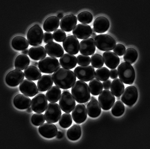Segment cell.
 Instances as JSON below:
<instances>
[{
    "label": "cell",
    "mask_w": 150,
    "mask_h": 149,
    "mask_svg": "<svg viewBox=\"0 0 150 149\" xmlns=\"http://www.w3.org/2000/svg\"><path fill=\"white\" fill-rule=\"evenodd\" d=\"M52 78L56 86L64 90L70 88L76 80L74 72L63 68L56 71L52 75Z\"/></svg>",
    "instance_id": "6da1fadb"
},
{
    "label": "cell",
    "mask_w": 150,
    "mask_h": 149,
    "mask_svg": "<svg viewBox=\"0 0 150 149\" xmlns=\"http://www.w3.org/2000/svg\"><path fill=\"white\" fill-rule=\"evenodd\" d=\"M71 92L75 101L79 103H86L91 98L88 85L81 80L76 82L72 87Z\"/></svg>",
    "instance_id": "7a4b0ae2"
},
{
    "label": "cell",
    "mask_w": 150,
    "mask_h": 149,
    "mask_svg": "<svg viewBox=\"0 0 150 149\" xmlns=\"http://www.w3.org/2000/svg\"><path fill=\"white\" fill-rule=\"evenodd\" d=\"M118 75L122 82L126 85H131L133 83L135 77L134 69L131 64L123 62L117 68Z\"/></svg>",
    "instance_id": "3957f363"
},
{
    "label": "cell",
    "mask_w": 150,
    "mask_h": 149,
    "mask_svg": "<svg viewBox=\"0 0 150 149\" xmlns=\"http://www.w3.org/2000/svg\"><path fill=\"white\" fill-rule=\"evenodd\" d=\"M94 40L96 47L102 51H112L117 44L116 41L113 37L106 34L97 35Z\"/></svg>",
    "instance_id": "277c9868"
},
{
    "label": "cell",
    "mask_w": 150,
    "mask_h": 149,
    "mask_svg": "<svg viewBox=\"0 0 150 149\" xmlns=\"http://www.w3.org/2000/svg\"><path fill=\"white\" fill-rule=\"evenodd\" d=\"M39 69L42 73L52 74L60 68V63L55 57H47L42 58L39 62Z\"/></svg>",
    "instance_id": "5b68a950"
},
{
    "label": "cell",
    "mask_w": 150,
    "mask_h": 149,
    "mask_svg": "<svg viewBox=\"0 0 150 149\" xmlns=\"http://www.w3.org/2000/svg\"><path fill=\"white\" fill-rule=\"evenodd\" d=\"M43 31L41 26L38 24H35L28 30L27 38L30 45L37 46L42 43L43 39Z\"/></svg>",
    "instance_id": "8992f818"
},
{
    "label": "cell",
    "mask_w": 150,
    "mask_h": 149,
    "mask_svg": "<svg viewBox=\"0 0 150 149\" xmlns=\"http://www.w3.org/2000/svg\"><path fill=\"white\" fill-rule=\"evenodd\" d=\"M59 105L61 109L65 113H70L75 108V100L68 90H64L61 94L59 99Z\"/></svg>",
    "instance_id": "52a82bcc"
},
{
    "label": "cell",
    "mask_w": 150,
    "mask_h": 149,
    "mask_svg": "<svg viewBox=\"0 0 150 149\" xmlns=\"http://www.w3.org/2000/svg\"><path fill=\"white\" fill-rule=\"evenodd\" d=\"M62 111L59 105L55 103H50L47 105L45 113L46 121L55 123L59 120L62 115Z\"/></svg>",
    "instance_id": "ba28073f"
},
{
    "label": "cell",
    "mask_w": 150,
    "mask_h": 149,
    "mask_svg": "<svg viewBox=\"0 0 150 149\" xmlns=\"http://www.w3.org/2000/svg\"><path fill=\"white\" fill-rule=\"evenodd\" d=\"M78 79L85 82L90 81L95 77V70L90 66H81L77 67L74 70Z\"/></svg>",
    "instance_id": "9c48e42d"
},
{
    "label": "cell",
    "mask_w": 150,
    "mask_h": 149,
    "mask_svg": "<svg viewBox=\"0 0 150 149\" xmlns=\"http://www.w3.org/2000/svg\"><path fill=\"white\" fill-rule=\"evenodd\" d=\"M138 92L136 87L130 86L127 87L122 94L121 100L125 104L131 107L138 99Z\"/></svg>",
    "instance_id": "30bf717a"
},
{
    "label": "cell",
    "mask_w": 150,
    "mask_h": 149,
    "mask_svg": "<svg viewBox=\"0 0 150 149\" xmlns=\"http://www.w3.org/2000/svg\"><path fill=\"white\" fill-rule=\"evenodd\" d=\"M98 101L102 109L105 111H108L111 108L114 104L115 98L111 91L105 90L99 95Z\"/></svg>",
    "instance_id": "8fae6325"
},
{
    "label": "cell",
    "mask_w": 150,
    "mask_h": 149,
    "mask_svg": "<svg viewBox=\"0 0 150 149\" xmlns=\"http://www.w3.org/2000/svg\"><path fill=\"white\" fill-rule=\"evenodd\" d=\"M79 40L74 35H70L67 36L63 41V48L66 52L70 54H77L79 51Z\"/></svg>",
    "instance_id": "7c38bea8"
},
{
    "label": "cell",
    "mask_w": 150,
    "mask_h": 149,
    "mask_svg": "<svg viewBox=\"0 0 150 149\" xmlns=\"http://www.w3.org/2000/svg\"><path fill=\"white\" fill-rule=\"evenodd\" d=\"M24 74L21 70L15 69L8 72L6 75L5 81L11 87L18 86L24 78Z\"/></svg>",
    "instance_id": "4fadbf2b"
},
{
    "label": "cell",
    "mask_w": 150,
    "mask_h": 149,
    "mask_svg": "<svg viewBox=\"0 0 150 149\" xmlns=\"http://www.w3.org/2000/svg\"><path fill=\"white\" fill-rule=\"evenodd\" d=\"M47 106V100L43 94H38L32 100L31 108L33 111L36 113H43Z\"/></svg>",
    "instance_id": "5bb4252c"
},
{
    "label": "cell",
    "mask_w": 150,
    "mask_h": 149,
    "mask_svg": "<svg viewBox=\"0 0 150 149\" xmlns=\"http://www.w3.org/2000/svg\"><path fill=\"white\" fill-rule=\"evenodd\" d=\"M19 87L22 93L29 97L35 96L38 93V89L36 84L32 81L28 79L23 80L21 83Z\"/></svg>",
    "instance_id": "9a60e30c"
},
{
    "label": "cell",
    "mask_w": 150,
    "mask_h": 149,
    "mask_svg": "<svg viewBox=\"0 0 150 149\" xmlns=\"http://www.w3.org/2000/svg\"><path fill=\"white\" fill-rule=\"evenodd\" d=\"M72 33L74 36L79 39H85L91 36L92 28L88 24H79L73 29Z\"/></svg>",
    "instance_id": "2e32d148"
},
{
    "label": "cell",
    "mask_w": 150,
    "mask_h": 149,
    "mask_svg": "<svg viewBox=\"0 0 150 149\" xmlns=\"http://www.w3.org/2000/svg\"><path fill=\"white\" fill-rule=\"evenodd\" d=\"M96 45L94 39L88 38L81 41L79 46V51L81 54L91 56L96 52Z\"/></svg>",
    "instance_id": "e0dca14e"
},
{
    "label": "cell",
    "mask_w": 150,
    "mask_h": 149,
    "mask_svg": "<svg viewBox=\"0 0 150 149\" xmlns=\"http://www.w3.org/2000/svg\"><path fill=\"white\" fill-rule=\"evenodd\" d=\"M71 115L73 120L77 124L83 123L87 117V111L85 105L82 104L77 105L73 109Z\"/></svg>",
    "instance_id": "ac0fdd59"
},
{
    "label": "cell",
    "mask_w": 150,
    "mask_h": 149,
    "mask_svg": "<svg viewBox=\"0 0 150 149\" xmlns=\"http://www.w3.org/2000/svg\"><path fill=\"white\" fill-rule=\"evenodd\" d=\"M38 130L41 135L49 139L54 137L58 133V129L56 125L48 122L40 125Z\"/></svg>",
    "instance_id": "d6986e66"
},
{
    "label": "cell",
    "mask_w": 150,
    "mask_h": 149,
    "mask_svg": "<svg viewBox=\"0 0 150 149\" xmlns=\"http://www.w3.org/2000/svg\"><path fill=\"white\" fill-rule=\"evenodd\" d=\"M77 23V18L75 16L72 14H68L61 19L60 28L63 31L69 32L73 30L76 25Z\"/></svg>",
    "instance_id": "ffe728a7"
},
{
    "label": "cell",
    "mask_w": 150,
    "mask_h": 149,
    "mask_svg": "<svg viewBox=\"0 0 150 149\" xmlns=\"http://www.w3.org/2000/svg\"><path fill=\"white\" fill-rule=\"evenodd\" d=\"M103 56L104 63L110 69H115L120 63V58L114 52L106 51L103 53Z\"/></svg>",
    "instance_id": "44dd1931"
},
{
    "label": "cell",
    "mask_w": 150,
    "mask_h": 149,
    "mask_svg": "<svg viewBox=\"0 0 150 149\" xmlns=\"http://www.w3.org/2000/svg\"><path fill=\"white\" fill-rule=\"evenodd\" d=\"M86 111L88 115L92 118H97L101 114V106L97 100L93 96H91V100L87 104Z\"/></svg>",
    "instance_id": "7402d4cb"
},
{
    "label": "cell",
    "mask_w": 150,
    "mask_h": 149,
    "mask_svg": "<svg viewBox=\"0 0 150 149\" xmlns=\"http://www.w3.org/2000/svg\"><path fill=\"white\" fill-rule=\"evenodd\" d=\"M45 48L46 53L51 57L59 58L64 54L63 47L59 44L53 41L45 45Z\"/></svg>",
    "instance_id": "603a6c76"
},
{
    "label": "cell",
    "mask_w": 150,
    "mask_h": 149,
    "mask_svg": "<svg viewBox=\"0 0 150 149\" xmlns=\"http://www.w3.org/2000/svg\"><path fill=\"white\" fill-rule=\"evenodd\" d=\"M110 22L108 18L104 16L98 17L93 23V29L96 32L102 34L107 31L109 28Z\"/></svg>",
    "instance_id": "cb8c5ba5"
},
{
    "label": "cell",
    "mask_w": 150,
    "mask_h": 149,
    "mask_svg": "<svg viewBox=\"0 0 150 149\" xmlns=\"http://www.w3.org/2000/svg\"><path fill=\"white\" fill-rule=\"evenodd\" d=\"M13 103L18 109L25 110L30 107L31 101L30 98L26 95L23 94H18L14 96Z\"/></svg>",
    "instance_id": "d4e9b609"
},
{
    "label": "cell",
    "mask_w": 150,
    "mask_h": 149,
    "mask_svg": "<svg viewBox=\"0 0 150 149\" xmlns=\"http://www.w3.org/2000/svg\"><path fill=\"white\" fill-rule=\"evenodd\" d=\"M59 63L63 68L69 69H74L76 66V57L70 53H64L60 57Z\"/></svg>",
    "instance_id": "484cf974"
},
{
    "label": "cell",
    "mask_w": 150,
    "mask_h": 149,
    "mask_svg": "<svg viewBox=\"0 0 150 149\" xmlns=\"http://www.w3.org/2000/svg\"><path fill=\"white\" fill-rule=\"evenodd\" d=\"M28 55L32 59L39 61L46 57L47 53L43 46H37L30 48Z\"/></svg>",
    "instance_id": "4316f807"
},
{
    "label": "cell",
    "mask_w": 150,
    "mask_h": 149,
    "mask_svg": "<svg viewBox=\"0 0 150 149\" xmlns=\"http://www.w3.org/2000/svg\"><path fill=\"white\" fill-rule=\"evenodd\" d=\"M53 84L52 76L50 75H44L39 79L37 86L39 91L45 92L52 87Z\"/></svg>",
    "instance_id": "83f0119b"
},
{
    "label": "cell",
    "mask_w": 150,
    "mask_h": 149,
    "mask_svg": "<svg viewBox=\"0 0 150 149\" xmlns=\"http://www.w3.org/2000/svg\"><path fill=\"white\" fill-rule=\"evenodd\" d=\"M59 19L58 17L54 16H50L45 19L44 22V30L47 32L53 31L59 27Z\"/></svg>",
    "instance_id": "f1b7e54d"
},
{
    "label": "cell",
    "mask_w": 150,
    "mask_h": 149,
    "mask_svg": "<svg viewBox=\"0 0 150 149\" xmlns=\"http://www.w3.org/2000/svg\"><path fill=\"white\" fill-rule=\"evenodd\" d=\"M12 47L18 51H24L29 47V43L28 40L21 36H15L11 41Z\"/></svg>",
    "instance_id": "f546056e"
},
{
    "label": "cell",
    "mask_w": 150,
    "mask_h": 149,
    "mask_svg": "<svg viewBox=\"0 0 150 149\" xmlns=\"http://www.w3.org/2000/svg\"><path fill=\"white\" fill-rule=\"evenodd\" d=\"M24 76L26 78L32 81H37L41 77V72L37 67L30 65L24 70Z\"/></svg>",
    "instance_id": "4dcf8cb0"
},
{
    "label": "cell",
    "mask_w": 150,
    "mask_h": 149,
    "mask_svg": "<svg viewBox=\"0 0 150 149\" xmlns=\"http://www.w3.org/2000/svg\"><path fill=\"white\" fill-rule=\"evenodd\" d=\"M110 88L113 95L116 97H120L124 92L125 86L120 79L116 78L112 82Z\"/></svg>",
    "instance_id": "1f68e13d"
},
{
    "label": "cell",
    "mask_w": 150,
    "mask_h": 149,
    "mask_svg": "<svg viewBox=\"0 0 150 149\" xmlns=\"http://www.w3.org/2000/svg\"><path fill=\"white\" fill-rule=\"evenodd\" d=\"M30 60L27 55L21 54L16 57L14 61L16 69L22 71L24 70L30 64Z\"/></svg>",
    "instance_id": "d6a6232c"
},
{
    "label": "cell",
    "mask_w": 150,
    "mask_h": 149,
    "mask_svg": "<svg viewBox=\"0 0 150 149\" xmlns=\"http://www.w3.org/2000/svg\"><path fill=\"white\" fill-rule=\"evenodd\" d=\"M62 91L58 86H54L50 88L46 93V97L50 102H57L60 98Z\"/></svg>",
    "instance_id": "836d02e7"
},
{
    "label": "cell",
    "mask_w": 150,
    "mask_h": 149,
    "mask_svg": "<svg viewBox=\"0 0 150 149\" xmlns=\"http://www.w3.org/2000/svg\"><path fill=\"white\" fill-rule=\"evenodd\" d=\"M81 135V127L78 124H74L69 128L67 132L68 138L71 141H76L79 140Z\"/></svg>",
    "instance_id": "e575fe53"
},
{
    "label": "cell",
    "mask_w": 150,
    "mask_h": 149,
    "mask_svg": "<svg viewBox=\"0 0 150 149\" xmlns=\"http://www.w3.org/2000/svg\"><path fill=\"white\" fill-rule=\"evenodd\" d=\"M90 92L94 96H97L103 90V84L98 79L94 78L89 83Z\"/></svg>",
    "instance_id": "d590c367"
},
{
    "label": "cell",
    "mask_w": 150,
    "mask_h": 149,
    "mask_svg": "<svg viewBox=\"0 0 150 149\" xmlns=\"http://www.w3.org/2000/svg\"><path fill=\"white\" fill-rule=\"evenodd\" d=\"M138 56V54L137 50L134 48L130 47L125 50L123 58L126 63L132 64L136 61Z\"/></svg>",
    "instance_id": "8d00e7d4"
},
{
    "label": "cell",
    "mask_w": 150,
    "mask_h": 149,
    "mask_svg": "<svg viewBox=\"0 0 150 149\" xmlns=\"http://www.w3.org/2000/svg\"><path fill=\"white\" fill-rule=\"evenodd\" d=\"M110 71L105 67H101L96 71L95 78L100 81H105L109 79Z\"/></svg>",
    "instance_id": "74e56055"
},
{
    "label": "cell",
    "mask_w": 150,
    "mask_h": 149,
    "mask_svg": "<svg viewBox=\"0 0 150 149\" xmlns=\"http://www.w3.org/2000/svg\"><path fill=\"white\" fill-rule=\"evenodd\" d=\"M125 111L124 103L120 101L115 103L112 107L111 112L113 115L115 117H120L122 115Z\"/></svg>",
    "instance_id": "f35d334b"
},
{
    "label": "cell",
    "mask_w": 150,
    "mask_h": 149,
    "mask_svg": "<svg viewBox=\"0 0 150 149\" xmlns=\"http://www.w3.org/2000/svg\"><path fill=\"white\" fill-rule=\"evenodd\" d=\"M73 123L72 118L69 113H64L59 118V123L61 127L68 128L70 127Z\"/></svg>",
    "instance_id": "ab89813d"
},
{
    "label": "cell",
    "mask_w": 150,
    "mask_h": 149,
    "mask_svg": "<svg viewBox=\"0 0 150 149\" xmlns=\"http://www.w3.org/2000/svg\"><path fill=\"white\" fill-rule=\"evenodd\" d=\"M77 17L78 20L83 24H90L93 19L92 14L88 11H83L81 12L78 14Z\"/></svg>",
    "instance_id": "60d3db41"
},
{
    "label": "cell",
    "mask_w": 150,
    "mask_h": 149,
    "mask_svg": "<svg viewBox=\"0 0 150 149\" xmlns=\"http://www.w3.org/2000/svg\"><path fill=\"white\" fill-rule=\"evenodd\" d=\"M91 63L94 68H98L104 65V62L102 55L95 53L91 56Z\"/></svg>",
    "instance_id": "b9f144b4"
},
{
    "label": "cell",
    "mask_w": 150,
    "mask_h": 149,
    "mask_svg": "<svg viewBox=\"0 0 150 149\" xmlns=\"http://www.w3.org/2000/svg\"><path fill=\"white\" fill-rule=\"evenodd\" d=\"M44 115L41 113H35L33 114L31 118V121L34 125L38 126L43 124L45 121Z\"/></svg>",
    "instance_id": "7bdbcfd3"
},
{
    "label": "cell",
    "mask_w": 150,
    "mask_h": 149,
    "mask_svg": "<svg viewBox=\"0 0 150 149\" xmlns=\"http://www.w3.org/2000/svg\"><path fill=\"white\" fill-rule=\"evenodd\" d=\"M53 38L56 41L62 42L66 37V34L65 32L61 29H57L54 31Z\"/></svg>",
    "instance_id": "ee69618b"
},
{
    "label": "cell",
    "mask_w": 150,
    "mask_h": 149,
    "mask_svg": "<svg viewBox=\"0 0 150 149\" xmlns=\"http://www.w3.org/2000/svg\"><path fill=\"white\" fill-rule=\"evenodd\" d=\"M77 63L79 66H88L91 63V58L89 56L83 54L80 55L76 58Z\"/></svg>",
    "instance_id": "f6af8a7d"
},
{
    "label": "cell",
    "mask_w": 150,
    "mask_h": 149,
    "mask_svg": "<svg viewBox=\"0 0 150 149\" xmlns=\"http://www.w3.org/2000/svg\"><path fill=\"white\" fill-rule=\"evenodd\" d=\"M126 48L122 44L118 43L113 48L114 53L119 56H122L125 53Z\"/></svg>",
    "instance_id": "bcb514c9"
},
{
    "label": "cell",
    "mask_w": 150,
    "mask_h": 149,
    "mask_svg": "<svg viewBox=\"0 0 150 149\" xmlns=\"http://www.w3.org/2000/svg\"><path fill=\"white\" fill-rule=\"evenodd\" d=\"M53 35L52 33L46 32L44 34L43 41L45 43H48L53 42Z\"/></svg>",
    "instance_id": "7dc6e473"
},
{
    "label": "cell",
    "mask_w": 150,
    "mask_h": 149,
    "mask_svg": "<svg viewBox=\"0 0 150 149\" xmlns=\"http://www.w3.org/2000/svg\"><path fill=\"white\" fill-rule=\"evenodd\" d=\"M111 84V81L110 80H107L103 82V88L105 90H109L110 88Z\"/></svg>",
    "instance_id": "c3c4849f"
},
{
    "label": "cell",
    "mask_w": 150,
    "mask_h": 149,
    "mask_svg": "<svg viewBox=\"0 0 150 149\" xmlns=\"http://www.w3.org/2000/svg\"><path fill=\"white\" fill-rule=\"evenodd\" d=\"M117 71L116 69H112L110 71V77L112 79H113L118 77Z\"/></svg>",
    "instance_id": "681fc988"
},
{
    "label": "cell",
    "mask_w": 150,
    "mask_h": 149,
    "mask_svg": "<svg viewBox=\"0 0 150 149\" xmlns=\"http://www.w3.org/2000/svg\"><path fill=\"white\" fill-rule=\"evenodd\" d=\"M64 136V134L61 131H58L57 134V138L58 139H62Z\"/></svg>",
    "instance_id": "f907efd6"
},
{
    "label": "cell",
    "mask_w": 150,
    "mask_h": 149,
    "mask_svg": "<svg viewBox=\"0 0 150 149\" xmlns=\"http://www.w3.org/2000/svg\"><path fill=\"white\" fill-rule=\"evenodd\" d=\"M63 17H64V14H63V13H58V15H57V17L59 19H62Z\"/></svg>",
    "instance_id": "816d5d0a"
},
{
    "label": "cell",
    "mask_w": 150,
    "mask_h": 149,
    "mask_svg": "<svg viewBox=\"0 0 150 149\" xmlns=\"http://www.w3.org/2000/svg\"><path fill=\"white\" fill-rule=\"evenodd\" d=\"M22 53H23V54H24L25 55H28L29 53V50L27 49H25V50H24V51H22Z\"/></svg>",
    "instance_id": "f5cc1de1"
},
{
    "label": "cell",
    "mask_w": 150,
    "mask_h": 149,
    "mask_svg": "<svg viewBox=\"0 0 150 149\" xmlns=\"http://www.w3.org/2000/svg\"><path fill=\"white\" fill-rule=\"evenodd\" d=\"M97 36V35L96 33H92V34H91V38L95 39Z\"/></svg>",
    "instance_id": "db71d44e"
},
{
    "label": "cell",
    "mask_w": 150,
    "mask_h": 149,
    "mask_svg": "<svg viewBox=\"0 0 150 149\" xmlns=\"http://www.w3.org/2000/svg\"><path fill=\"white\" fill-rule=\"evenodd\" d=\"M33 109L31 107H29V108H27L26 110V112H28V113H30L32 112Z\"/></svg>",
    "instance_id": "11a10c76"
},
{
    "label": "cell",
    "mask_w": 150,
    "mask_h": 149,
    "mask_svg": "<svg viewBox=\"0 0 150 149\" xmlns=\"http://www.w3.org/2000/svg\"><path fill=\"white\" fill-rule=\"evenodd\" d=\"M33 63L34 66H38V62H33Z\"/></svg>",
    "instance_id": "9f6ffc18"
},
{
    "label": "cell",
    "mask_w": 150,
    "mask_h": 149,
    "mask_svg": "<svg viewBox=\"0 0 150 149\" xmlns=\"http://www.w3.org/2000/svg\"><path fill=\"white\" fill-rule=\"evenodd\" d=\"M92 33H96V31H95L94 29H93H93H92Z\"/></svg>",
    "instance_id": "6f0895ef"
}]
</instances>
